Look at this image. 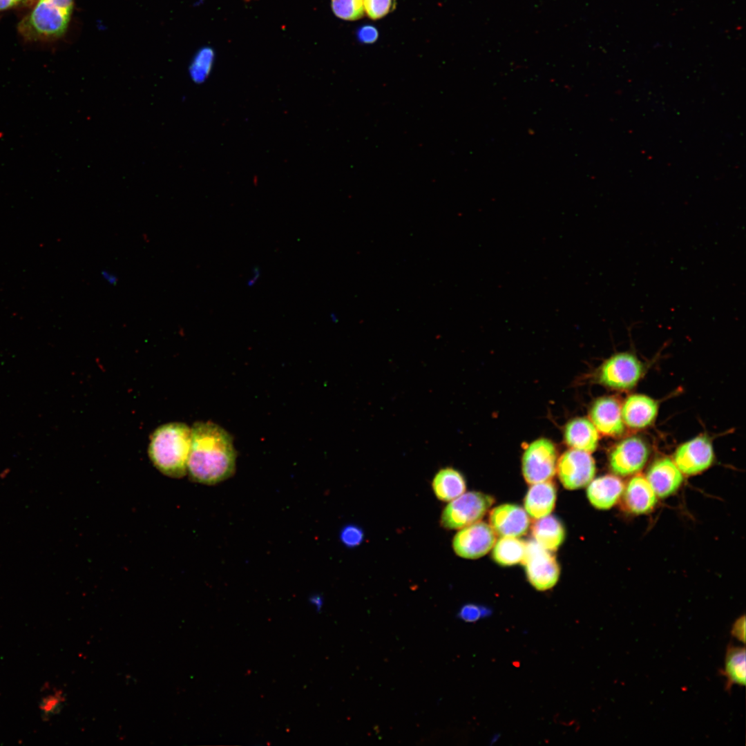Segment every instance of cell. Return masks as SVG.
Listing matches in <instances>:
<instances>
[{
  "instance_id": "6da1fadb",
  "label": "cell",
  "mask_w": 746,
  "mask_h": 746,
  "mask_svg": "<svg viewBox=\"0 0 746 746\" xmlns=\"http://www.w3.org/2000/svg\"><path fill=\"white\" fill-rule=\"evenodd\" d=\"M236 454L231 436L218 425L197 422L191 428L187 472L195 482L214 485L231 477Z\"/></svg>"
},
{
  "instance_id": "7a4b0ae2",
  "label": "cell",
  "mask_w": 746,
  "mask_h": 746,
  "mask_svg": "<svg viewBox=\"0 0 746 746\" xmlns=\"http://www.w3.org/2000/svg\"><path fill=\"white\" fill-rule=\"evenodd\" d=\"M191 443V428L173 422L158 427L152 434L149 455L155 467L163 475L180 478L187 472Z\"/></svg>"
},
{
  "instance_id": "3957f363",
  "label": "cell",
  "mask_w": 746,
  "mask_h": 746,
  "mask_svg": "<svg viewBox=\"0 0 746 746\" xmlns=\"http://www.w3.org/2000/svg\"><path fill=\"white\" fill-rule=\"evenodd\" d=\"M73 7L74 0H38L19 21L17 30L30 41L59 39L68 29Z\"/></svg>"
},
{
  "instance_id": "277c9868",
  "label": "cell",
  "mask_w": 746,
  "mask_h": 746,
  "mask_svg": "<svg viewBox=\"0 0 746 746\" xmlns=\"http://www.w3.org/2000/svg\"><path fill=\"white\" fill-rule=\"evenodd\" d=\"M493 502V497L483 492H463L444 508L440 524L446 529L456 530L478 522Z\"/></svg>"
},
{
  "instance_id": "5b68a950",
  "label": "cell",
  "mask_w": 746,
  "mask_h": 746,
  "mask_svg": "<svg viewBox=\"0 0 746 746\" xmlns=\"http://www.w3.org/2000/svg\"><path fill=\"white\" fill-rule=\"evenodd\" d=\"M522 563L524 566L528 580L536 590H548L557 582L560 566L555 557L551 551L535 541L527 543Z\"/></svg>"
},
{
  "instance_id": "8992f818",
  "label": "cell",
  "mask_w": 746,
  "mask_h": 746,
  "mask_svg": "<svg viewBox=\"0 0 746 746\" xmlns=\"http://www.w3.org/2000/svg\"><path fill=\"white\" fill-rule=\"evenodd\" d=\"M557 453L553 443L546 439L531 443L522 457V472L527 483L550 481L556 471Z\"/></svg>"
},
{
  "instance_id": "52a82bcc",
  "label": "cell",
  "mask_w": 746,
  "mask_h": 746,
  "mask_svg": "<svg viewBox=\"0 0 746 746\" xmlns=\"http://www.w3.org/2000/svg\"><path fill=\"white\" fill-rule=\"evenodd\" d=\"M642 371V365L635 356L619 353L604 362L599 379L602 384L611 388L629 390L637 384Z\"/></svg>"
},
{
  "instance_id": "ba28073f",
  "label": "cell",
  "mask_w": 746,
  "mask_h": 746,
  "mask_svg": "<svg viewBox=\"0 0 746 746\" xmlns=\"http://www.w3.org/2000/svg\"><path fill=\"white\" fill-rule=\"evenodd\" d=\"M649 450L645 441L633 436L619 442L609 455V466L616 475L627 477L638 473L645 466Z\"/></svg>"
},
{
  "instance_id": "9c48e42d",
  "label": "cell",
  "mask_w": 746,
  "mask_h": 746,
  "mask_svg": "<svg viewBox=\"0 0 746 746\" xmlns=\"http://www.w3.org/2000/svg\"><path fill=\"white\" fill-rule=\"evenodd\" d=\"M557 472L561 483L566 488H582L594 478L595 461L589 452L576 449L569 450L559 459Z\"/></svg>"
},
{
  "instance_id": "30bf717a",
  "label": "cell",
  "mask_w": 746,
  "mask_h": 746,
  "mask_svg": "<svg viewBox=\"0 0 746 746\" xmlns=\"http://www.w3.org/2000/svg\"><path fill=\"white\" fill-rule=\"evenodd\" d=\"M452 540V548L459 557L477 559L488 553L496 542V533L485 522H478L461 528Z\"/></svg>"
},
{
  "instance_id": "8fae6325",
  "label": "cell",
  "mask_w": 746,
  "mask_h": 746,
  "mask_svg": "<svg viewBox=\"0 0 746 746\" xmlns=\"http://www.w3.org/2000/svg\"><path fill=\"white\" fill-rule=\"evenodd\" d=\"M714 458L710 440L705 436H698L680 445L673 460L682 475H695L709 468Z\"/></svg>"
},
{
  "instance_id": "7c38bea8",
  "label": "cell",
  "mask_w": 746,
  "mask_h": 746,
  "mask_svg": "<svg viewBox=\"0 0 746 746\" xmlns=\"http://www.w3.org/2000/svg\"><path fill=\"white\" fill-rule=\"evenodd\" d=\"M490 526L501 537H519L528 531V515L521 506L506 504L495 507L489 516Z\"/></svg>"
},
{
  "instance_id": "4fadbf2b",
  "label": "cell",
  "mask_w": 746,
  "mask_h": 746,
  "mask_svg": "<svg viewBox=\"0 0 746 746\" xmlns=\"http://www.w3.org/2000/svg\"><path fill=\"white\" fill-rule=\"evenodd\" d=\"M682 475L673 460L662 457L651 464L645 477L657 497L663 499L679 489L683 481Z\"/></svg>"
},
{
  "instance_id": "5bb4252c",
  "label": "cell",
  "mask_w": 746,
  "mask_h": 746,
  "mask_svg": "<svg viewBox=\"0 0 746 746\" xmlns=\"http://www.w3.org/2000/svg\"><path fill=\"white\" fill-rule=\"evenodd\" d=\"M590 417L597 430L604 435L615 437L624 432L621 405L615 398L597 399L591 406Z\"/></svg>"
},
{
  "instance_id": "9a60e30c",
  "label": "cell",
  "mask_w": 746,
  "mask_h": 746,
  "mask_svg": "<svg viewBox=\"0 0 746 746\" xmlns=\"http://www.w3.org/2000/svg\"><path fill=\"white\" fill-rule=\"evenodd\" d=\"M621 497L627 510L632 514L642 515L654 508L658 497L646 477L635 474L624 486Z\"/></svg>"
},
{
  "instance_id": "2e32d148",
  "label": "cell",
  "mask_w": 746,
  "mask_h": 746,
  "mask_svg": "<svg viewBox=\"0 0 746 746\" xmlns=\"http://www.w3.org/2000/svg\"><path fill=\"white\" fill-rule=\"evenodd\" d=\"M621 410L624 425L633 429H642L656 419L658 405L648 396L632 394L626 399Z\"/></svg>"
},
{
  "instance_id": "e0dca14e",
  "label": "cell",
  "mask_w": 746,
  "mask_h": 746,
  "mask_svg": "<svg viewBox=\"0 0 746 746\" xmlns=\"http://www.w3.org/2000/svg\"><path fill=\"white\" fill-rule=\"evenodd\" d=\"M586 495L591 505L599 510H608L622 497L624 485L615 475H603L593 479L587 485Z\"/></svg>"
},
{
  "instance_id": "ac0fdd59",
  "label": "cell",
  "mask_w": 746,
  "mask_h": 746,
  "mask_svg": "<svg viewBox=\"0 0 746 746\" xmlns=\"http://www.w3.org/2000/svg\"><path fill=\"white\" fill-rule=\"evenodd\" d=\"M556 501V488L549 481L532 484L524 499L527 514L534 519L547 516L553 511Z\"/></svg>"
},
{
  "instance_id": "d6986e66",
  "label": "cell",
  "mask_w": 746,
  "mask_h": 746,
  "mask_svg": "<svg viewBox=\"0 0 746 746\" xmlns=\"http://www.w3.org/2000/svg\"><path fill=\"white\" fill-rule=\"evenodd\" d=\"M598 439V431L586 418L571 420L564 429L565 441L573 449L592 452L597 446Z\"/></svg>"
},
{
  "instance_id": "ffe728a7",
  "label": "cell",
  "mask_w": 746,
  "mask_h": 746,
  "mask_svg": "<svg viewBox=\"0 0 746 746\" xmlns=\"http://www.w3.org/2000/svg\"><path fill=\"white\" fill-rule=\"evenodd\" d=\"M432 488L438 499L450 501L465 492L466 484L459 471L451 467H446L435 474L432 481Z\"/></svg>"
},
{
  "instance_id": "44dd1931",
  "label": "cell",
  "mask_w": 746,
  "mask_h": 746,
  "mask_svg": "<svg viewBox=\"0 0 746 746\" xmlns=\"http://www.w3.org/2000/svg\"><path fill=\"white\" fill-rule=\"evenodd\" d=\"M535 541L549 551H556L564 542L565 530L562 522L553 515L537 519L532 527Z\"/></svg>"
},
{
  "instance_id": "7402d4cb",
  "label": "cell",
  "mask_w": 746,
  "mask_h": 746,
  "mask_svg": "<svg viewBox=\"0 0 746 746\" xmlns=\"http://www.w3.org/2000/svg\"><path fill=\"white\" fill-rule=\"evenodd\" d=\"M745 648L729 644L725 656L724 669L719 670L720 675L726 678L725 691L730 692L734 685L745 686L746 684Z\"/></svg>"
},
{
  "instance_id": "603a6c76",
  "label": "cell",
  "mask_w": 746,
  "mask_h": 746,
  "mask_svg": "<svg viewBox=\"0 0 746 746\" xmlns=\"http://www.w3.org/2000/svg\"><path fill=\"white\" fill-rule=\"evenodd\" d=\"M527 543L513 537H501L495 542L492 558L501 566H512L522 563L526 553Z\"/></svg>"
},
{
  "instance_id": "cb8c5ba5",
  "label": "cell",
  "mask_w": 746,
  "mask_h": 746,
  "mask_svg": "<svg viewBox=\"0 0 746 746\" xmlns=\"http://www.w3.org/2000/svg\"><path fill=\"white\" fill-rule=\"evenodd\" d=\"M214 60V52L209 47L200 49L193 57L189 67L191 79L195 83H202L208 77Z\"/></svg>"
},
{
  "instance_id": "d4e9b609",
  "label": "cell",
  "mask_w": 746,
  "mask_h": 746,
  "mask_svg": "<svg viewBox=\"0 0 746 746\" xmlns=\"http://www.w3.org/2000/svg\"><path fill=\"white\" fill-rule=\"evenodd\" d=\"M331 5L334 14L343 20H358L365 15L363 0H332Z\"/></svg>"
},
{
  "instance_id": "484cf974",
  "label": "cell",
  "mask_w": 746,
  "mask_h": 746,
  "mask_svg": "<svg viewBox=\"0 0 746 746\" xmlns=\"http://www.w3.org/2000/svg\"><path fill=\"white\" fill-rule=\"evenodd\" d=\"M365 13L374 20L381 19L392 12L396 0H363Z\"/></svg>"
},
{
  "instance_id": "4316f807",
  "label": "cell",
  "mask_w": 746,
  "mask_h": 746,
  "mask_svg": "<svg viewBox=\"0 0 746 746\" xmlns=\"http://www.w3.org/2000/svg\"><path fill=\"white\" fill-rule=\"evenodd\" d=\"M490 610L488 608L475 604H466L463 605L458 612V618L467 622H474L486 617L490 614Z\"/></svg>"
},
{
  "instance_id": "83f0119b",
  "label": "cell",
  "mask_w": 746,
  "mask_h": 746,
  "mask_svg": "<svg viewBox=\"0 0 746 746\" xmlns=\"http://www.w3.org/2000/svg\"><path fill=\"white\" fill-rule=\"evenodd\" d=\"M341 539L343 543L348 547H355L359 545L363 539V532L355 525H348L343 528L341 533Z\"/></svg>"
},
{
  "instance_id": "f1b7e54d",
  "label": "cell",
  "mask_w": 746,
  "mask_h": 746,
  "mask_svg": "<svg viewBox=\"0 0 746 746\" xmlns=\"http://www.w3.org/2000/svg\"><path fill=\"white\" fill-rule=\"evenodd\" d=\"M357 38L363 44H372L376 41L379 37L377 29L371 25H365L360 27L357 31Z\"/></svg>"
},
{
  "instance_id": "f546056e",
  "label": "cell",
  "mask_w": 746,
  "mask_h": 746,
  "mask_svg": "<svg viewBox=\"0 0 746 746\" xmlns=\"http://www.w3.org/2000/svg\"><path fill=\"white\" fill-rule=\"evenodd\" d=\"M731 634L743 643H745V616L742 615L734 622Z\"/></svg>"
},
{
  "instance_id": "4dcf8cb0",
  "label": "cell",
  "mask_w": 746,
  "mask_h": 746,
  "mask_svg": "<svg viewBox=\"0 0 746 746\" xmlns=\"http://www.w3.org/2000/svg\"><path fill=\"white\" fill-rule=\"evenodd\" d=\"M25 0H0V11L7 10L22 3Z\"/></svg>"
},
{
  "instance_id": "1f68e13d",
  "label": "cell",
  "mask_w": 746,
  "mask_h": 746,
  "mask_svg": "<svg viewBox=\"0 0 746 746\" xmlns=\"http://www.w3.org/2000/svg\"><path fill=\"white\" fill-rule=\"evenodd\" d=\"M311 604L316 608L317 611H320L323 606V600L320 596H313L310 599Z\"/></svg>"
},
{
  "instance_id": "d6a6232c",
  "label": "cell",
  "mask_w": 746,
  "mask_h": 746,
  "mask_svg": "<svg viewBox=\"0 0 746 746\" xmlns=\"http://www.w3.org/2000/svg\"><path fill=\"white\" fill-rule=\"evenodd\" d=\"M102 276L104 278V279L107 282H108L110 284H115L116 282H117V278L115 276H112L111 274L108 273L107 271H104L102 273Z\"/></svg>"
},
{
  "instance_id": "836d02e7",
  "label": "cell",
  "mask_w": 746,
  "mask_h": 746,
  "mask_svg": "<svg viewBox=\"0 0 746 746\" xmlns=\"http://www.w3.org/2000/svg\"><path fill=\"white\" fill-rule=\"evenodd\" d=\"M260 271L259 269H258L256 267L254 269V274L252 276L253 277L248 282V285L249 286L254 285V283L256 281V280L258 278V277L260 276V271Z\"/></svg>"
}]
</instances>
